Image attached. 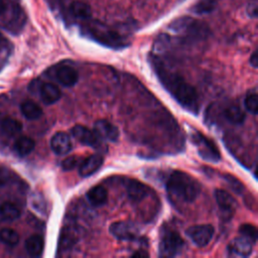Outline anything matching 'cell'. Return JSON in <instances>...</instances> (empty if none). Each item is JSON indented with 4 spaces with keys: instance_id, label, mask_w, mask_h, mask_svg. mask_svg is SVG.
<instances>
[{
    "instance_id": "obj_1",
    "label": "cell",
    "mask_w": 258,
    "mask_h": 258,
    "mask_svg": "<svg viewBox=\"0 0 258 258\" xmlns=\"http://www.w3.org/2000/svg\"><path fill=\"white\" fill-rule=\"evenodd\" d=\"M151 66L154 69L161 85L172 96V98L191 114H198L200 110V99L196 89L181 76L170 72L156 57L151 56Z\"/></svg>"
},
{
    "instance_id": "obj_2",
    "label": "cell",
    "mask_w": 258,
    "mask_h": 258,
    "mask_svg": "<svg viewBox=\"0 0 258 258\" xmlns=\"http://www.w3.org/2000/svg\"><path fill=\"white\" fill-rule=\"evenodd\" d=\"M166 189L172 200L181 203H191L199 197L201 184L188 173L174 170L167 177Z\"/></svg>"
},
{
    "instance_id": "obj_3",
    "label": "cell",
    "mask_w": 258,
    "mask_h": 258,
    "mask_svg": "<svg viewBox=\"0 0 258 258\" xmlns=\"http://www.w3.org/2000/svg\"><path fill=\"white\" fill-rule=\"evenodd\" d=\"M168 28L176 34L190 40H201L209 35V27L202 21L189 16H182L172 21Z\"/></svg>"
},
{
    "instance_id": "obj_4",
    "label": "cell",
    "mask_w": 258,
    "mask_h": 258,
    "mask_svg": "<svg viewBox=\"0 0 258 258\" xmlns=\"http://www.w3.org/2000/svg\"><path fill=\"white\" fill-rule=\"evenodd\" d=\"M184 247V241L174 230L167 229L162 231L159 241V256L174 257L180 254Z\"/></svg>"
},
{
    "instance_id": "obj_5",
    "label": "cell",
    "mask_w": 258,
    "mask_h": 258,
    "mask_svg": "<svg viewBox=\"0 0 258 258\" xmlns=\"http://www.w3.org/2000/svg\"><path fill=\"white\" fill-rule=\"evenodd\" d=\"M190 138L198 149L199 155L203 159L212 162H218L221 159L220 150L212 139L197 130L192 131Z\"/></svg>"
},
{
    "instance_id": "obj_6",
    "label": "cell",
    "mask_w": 258,
    "mask_h": 258,
    "mask_svg": "<svg viewBox=\"0 0 258 258\" xmlns=\"http://www.w3.org/2000/svg\"><path fill=\"white\" fill-rule=\"evenodd\" d=\"M88 33L95 40L110 47H123L124 45H126L124 43L123 37L120 34H118L114 30H111L105 27H101V26L90 27V29L88 28Z\"/></svg>"
},
{
    "instance_id": "obj_7",
    "label": "cell",
    "mask_w": 258,
    "mask_h": 258,
    "mask_svg": "<svg viewBox=\"0 0 258 258\" xmlns=\"http://www.w3.org/2000/svg\"><path fill=\"white\" fill-rule=\"evenodd\" d=\"M185 234L195 245L198 247H205L211 242L215 234V229L210 224L196 225L187 228Z\"/></svg>"
},
{
    "instance_id": "obj_8",
    "label": "cell",
    "mask_w": 258,
    "mask_h": 258,
    "mask_svg": "<svg viewBox=\"0 0 258 258\" xmlns=\"http://www.w3.org/2000/svg\"><path fill=\"white\" fill-rule=\"evenodd\" d=\"M109 231L118 240H133L138 236L137 226L130 221L114 222Z\"/></svg>"
},
{
    "instance_id": "obj_9",
    "label": "cell",
    "mask_w": 258,
    "mask_h": 258,
    "mask_svg": "<svg viewBox=\"0 0 258 258\" xmlns=\"http://www.w3.org/2000/svg\"><path fill=\"white\" fill-rule=\"evenodd\" d=\"M71 133L73 137H75L79 142L91 146L93 148H100L102 146V140L97 136L94 130H90L86 126L83 125H75L71 129Z\"/></svg>"
},
{
    "instance_id": "obj_10",
    "label": "cell",
    "mask_w": 258,
    "mask_h": 258,
    "mask_svg": "<svg viewBox=\"0 0 258 258\" xmlns=\"http://www.w3.org/2000/svg\"><path fill=\"white\" fill-rule=\"evenodd\" d=\"M94 132L101 140H106L110 142L117 141L120 136L119 129L113 123L105 119H101L95 122Z\"/></svg>"
},
{
    "instance_id": "obj_11",
    "label": "cell",
    "mask_w": 258,
    "mask_h": 258,
    "mask_svg": "<svg viewBox=\"0 0 258 258\" xmlns=\"http://www.w3.org/2000/svg\"><path fill=\"white\" fill-rule=\"evenodd\" d=\"M125 188L128 198L135 203L143 201L151 194V189L146 184L133 178L125 180Z\"/></svg>"
},
{
    "instance_id": "obj_12",
    "label": "cell",
    "mask_w": 258,
    "mask_h": 258,
    "mask_svg": "<svg viewBox=\"0 0 258 258\" xmlns=\"http://www.w3.org/2000/svg\"><path fill=\"white\" fill-rule=\"evenodd\" d=\"M253 244L254 243L251 240L240 235L239 237H236L230 242L228 246V251L235 256L248 257L252 253Z\"/></svg>"
},
{
    "instance_id": "obj_13",
    "label": "cell",
    "mask_w": 258,
    "mask_h": 258,
    "mask_svg": "<svg viewBox=\"0 0 258 258\" xmlns=\"http://www.w3.org/2000/svg\"><path fill=\"white\" fill-rule=\"evenodd\" d=\"M214 196L219 208L226 214V216H232L235 209L237 208V202L233 196L222 188H216Z\"/></svg>"
},
{
    "instance_id": "obj_14",
    "label": "cell",
    "mask_w": 258,
    "mask_h": 258,
    "mask_svg": "<svg viewBox=\"0 0 258 258\" xmlns=\"http://www.w3.org/2000/svg\"><path fill=\"white\" fill-rule=\"evenodd\" d=\"M51 150L57 155H64L72 150V140L71 137L62 132L58 131L54 133L50 139Z\"/></svg>"
},
{
    "instance_id": "obj_15",
    "label": "cell",
    "mask_w": 258,
    "mask_h": 258,
    "mask_svg": "<svg viewBox=\"0 0 258 258\" xmlns=\"http://www.w3.org/2000/svg\"><path fill=\"white\" fill-rule=\"evenodd\" d=\"M54 78L62 86L73 87L79 81V74L70 66H59L55 68Z\"/></svg>"
},
{
    "instance_id": "obj_16",
    "label": "cell",
    "mask_w": 258,
    "mask_h": 258,
    "mask_svg": "<svg viewBox=\"0 0 258 258\" xmlns=\"http://www.w3.org/2000/svg\"><path fill=\"white\" fill-rule=\"evenodd\" d=\"M104 158L102 155L95 153L84 159L79 165V173L83 177L94 174L103 164Z\"/></svg>"
},
{
    "instance_id": "obj_17",
    "label": "cell",
    "mask_w": 258,
    "mask_h": 258,
    "mask_svg": "<svg viewBox=\"0 0 258 258\" xmlns=\"http://www.w3.org/2000/svg\"><path fill=\"white\" fill-rule=\"evenodd\" d=\"M39 95L44 104L51 105L60 99L61 92L54 84L43 83L39 87Z\"/></svg>"
},
{
    "instance_id": "obj_18",
    "label": "cell",
    "mask_w": 258,
    "mask_h": 258,
    "mask_svg": "<svg viewBox=\"0 0 258 258\" xmlns=\"http://www.w3.org/2000/svg\"><path fill=\"white\" fill-rule=\"evenodd\" d=\"M223 116L230 124L233 125H241L246 118V115L242 108H240L236 104L227 105L223 109Z\"/></svg>"
},
{
    "instance_id": "obj_19",
    "label": "cell",
    "mask_w": 258,
    "mask_h": 258,
    "mask_svg": "<svg viewBox=\"0 0 258 258\" xmlns=\"http://www.w3.org/2000/svg\"><path fill=\"white\" fill-rule=\"evenodd\" d=\"M87 199L91 205L100 207L106 204L108 200V191L102 185H95L87 191Z\"/></svg>"
},
{
    "instance_id": "obj_20",
    "label": "cell",
    "mask_w": 258,
    "mask_h": 258,
    "mask_svg": "<svg viewBox=\"0 0 258 258\" xmlns=\"http://www.w3.org/2000/svg\"><path fill=\"white\" fill-rule=\"evenodd\" d=\"M70 12L73 16L80 19H88L92 15V9L89 4L84 1L76 0L73 1L69 7Z\"/></svg>"
},
{
    "instance_id": "obj_21",
    "label": "cell",
    "mask_w": 258,
    "mask_h": 258,
    "mask_svg": "<svg viewBox=\"0 0 258 258\" xmlns=\"http://www.w3.org/2000/svg\"><path fill=\"white\" fill-rule=\"evenodd\" d=\"M20 110L23 116L28 120H36L42 115V109L38 104L31 100H26L20 105Z\"/></svg>"
},
{
    "instance_id": "obj_22",
    "label": "cell",
    "mask_w": 258,
    "mask_h": 258,
    "mask_svg": "<svg viewBox=\"0 0 258 258\" xmlns=\"http://www.w3.org/2000/svg\"><path fill=\"white\" fill-rule=\"evenodd\" d=\"M43 246H44L43 239L39 235H32L25 242L26 251L30 256H34V257L41 255L43 251Z\"/></svg>"
},
{
    "instance_id": "obj_23",
    "label": "cell",
    "mask_w": 258,
    "mask_h": 258,
    "mask_svg": "<svg viewBox=\"0 0 258 258\" xmlns=\"http://www.w3.org/2000/svg\"><path fill=\"white\" fill-rule=\"evenodd\" d=\"M0 128H1V130L4 134H6L7 136L12 137V136H15V135H17L21 132L22 124L14 118L6 117L1 121Z\"/></svg>"
},
{
    "instance_id": "obj_24",
    "label": "cell",
    "mask_w": 258,
    "mask_h": 258,
    "mask_svg": "<svg viewBox=\"0 0 258 258\" xmlns=\"http://www.w3.org/2000/svg\"><path fill=\"white\" fill-rule=\"evenodd\" d=\"M34 147H35L34 140L27 136L19 137L14 143L15 151L21 156L28 155L34 149Z\"/></svg>"
},
{
    "instance_id": "obj_25",
    "label": "cell",
    "mask_w": 258,
    "mask_h": 258,
    "mask_svg": "<svg viewBox=\"0 0 258 258\" xmlns=\"http://www.w3.org/2000/svg\"><path fill=\"white\" fill-rule=\"evenodd\" d=\"M20 216L19 208L9 202L3 203L0 206V217L5 221H14Z\"/></svg>"
},
{
    "instance_id": "obj_26",
    "label": "cell",
    "mask_w": 258,
    "mask_h": 258,
    "mask_svg": "<svg viewBox=\"0 0 258 258\" xmlns=\"http://www.w3.org/2000/svg\"><path fill=\"white\" fill-rule=\"evenodd\" d=\"M0 241L8 246H15L19 242V235L13 229L4 228L0 230Z\"/></svg>"
},
{
    "instance_id": "obj_27",
    "label": "cell",
    "mask_w": 258,
    "mask_h": 258,
    "mask_svg": "<svg viewBox=\"0 0 258 258\" xmlns=\"http://www.w3.org/2000/svg\"><path fill=\"white\" fill-rule=\"evenodd\" d=\"M217 6V0H199L191 8L195 13L205 14L212 12Z\"/></svg>"
},
{
    "instance_id": "obj_28",
    "label": "cell",
    "mask_w": 258,
    "mask_h": 258,
    "mask_svg": "<svg viewBox=\"0 0 258 258\" xmlns=\"http://www.w3.org/2000/svg\"><path fill=\"white\" fill-rule=\"evenodd\" d=\"M75 243H76V237H75V234L73 233V231L70 229H64L61 232V235L59 238L58 249L67 250V249L71 248Z\"/></svg>"
},
{
    "instance_id": "obj_29",
    "label": "cell",
    "mask_w": 258,
    "mask_h": 258,
    "mask_svg": "<svg viewBox=\"0 0 258 258\" xmlns=\"http://www.w3.org/2000/svg\"><path fill=\"white\" fill-rule=\"evenodd\" d=\"M244 105L246 110L253 114L256 115L258 112V100H257V93L255 90L250 91L247 93L245 100H244Z\"/></svg>"
},
{
    "instance_id": "obj_30",
    "label": "cell",
    "mask_w": 258,
    "mask_h": 258,
    "mask_svg": "<svg viewBox=\"0 0 258 258\" xmlns=\"http://www.w3.org/2000/svg\"><path fill=\"white\" fill-rule=\"evenodd\" d=\"M224 180L228 183L229 187L237 195H242L243 191L245 190V186L244 184L237 178L235 177L234 175L232 174H229V173H225L222 175Z\"/></svg>"
},
{
    "instance_id": "obj_31",
    "label": "cell",
    "mask_w": 258,
    "mask_h": 258,
    "mask_svg": "<svg viewBox=\"0 0 258 258\" xmlns=\"http://www.w3.org/2000/svg\"><path fill=\"white\" fill-rule=\"evenodd\" d=\"M239 233L241 236H244L251 240L253 243L257 240V229L252 224H243L239 228Z\"/></svg>"
},
{
    "instance_id": "obj_32",
    "label": "cell",
    "mask_w": 258,
    "mask_h": 258,
    "mask_svg": "<svg viewBox=\"0 0 258 258\" xmlns=\"http://www.w3.org/2000/svg\"><path fill=\"white\" fill-rule=\"evenodd\" d=\"M81 162H82V158L80 156L72 155V156H69V157L64 158L61 161V167H62L63 170H72L75 167L79 166Z\"/></svg>"
},
{
    "instance_id": "obj_33",
    "label": "cell",
    "mask_w": 258,
    "mask_h": 258,
    "mask_svg": "<svg viewBox=\"0 0 258 258\" xmlns=\"http://www.w3.org/2000/svg\"><path fill=\"white\" fill-rule=\"evenodd\" d=\"M249 61H250L251 66L253 68H257L258 67V55H257V51L256 50L251 54Z\"/></svg>"
},
{
    "instance_id": "obj_34",
    "label": "cell",
    "mask_w": 258,
    "mask_h": 258,
    "mask_svg": "<svg viewBox=\"0 0 258 258\" xmlns=\"http://www.w3.org/2000/svg\"><path fill=\"white\" fill-rule=\"evenodd\" d=\"M131 256H132V257H137V258H140V257H148V256H149V254H148V253H146L145 251H141V250H138V251H136L135 253H133Z\"/></svg>"
},
{
    "instance_id": "obj_35",
    "label": "cell",
    "mask_w": 258,
    "mask_h": 258,
    "mask_svg": "<svg viewBox=\"0 0 258 258\" xmlns=\"http://www.w3.org/2000/svg\"><path fill=\"white\" fill-rule=\"evenodd\" d=\"M7 9V5L4 0H0V15H3Z\"/></svg>"
}]
</instances>
